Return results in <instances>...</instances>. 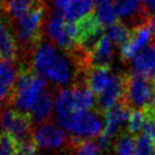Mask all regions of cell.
<instances>
[{"mask_svg": "<svg viewBox=\"0 0 155 155\" xmlns=\"http://www.w3.org/2000/svg\"><path fill=\"white\" fill-rule=\"evenodd\" d=\"M92 1H94V5L96 6V7L105 5V4H111V2H113V0H92Z\"/></svg>", "mask_w": 155, "mask_h": 155, "instance_id": "obj_33", "label": "cell"}, {"mask_svg": "<svg viewBox=\"0 0 155 155\" xmlns=\"http://www.w3.org/2000/svg\"><path fill=\"white\" fill-rule=\"evenodd\" d=\"M59 127L71 135L72 138L79 140H89L98 138L105 129L104 114L94 110L75 111L65 120L61 121Z\"/></svg>", "mask_w": 155, "mask_h": 155, "instance_id": "obj_4", "label": "cell"}, {"mask_svg": "<svg viewBox=\"0 0 155 155\" xmlns=\"http://www.w3.org/2000/svg\"><path fill=\"white\" fill-rule=\"evenodd\" d=\"M21 70L17 68L15 61L0 58V87L14 91Z\"/></svg>", "mask_w": 155, "mask_h": 155, "instance_id": "obj_18", "label": "cell"}, {"mask_svg": "<svg viewBox=\"0 0 155 155\" xmlns=\"http://www.w3.org/2000/svg\"><path fill=\"white\" fill-rule=\"evenodd\" d=\"M44 15V5H40L32 8L21 18L13 21L16 42L24 56L33 53L37 45L41 41Z\"/></svg>", "mask_w": 155, "mask_h": 155, "instance_id": "obj_5", "label": "cell"}, {"mask_svg": "<svg viewBox=\"0 0 155 155\" xmlns=\"http://www.w3.org/2000/svg\"><path fill=\"white\" fill-rule=\"evenodd\" d=\"M32 140L40 150L59 152L71 147L74 138L68 135L63 128L51 121L38 124L32 132Z\"/></svg>", "mask_w": 155, "mask_h": 155, "instance_id": "obj_7", "label": "cell"}, {"mask_svg": "<svg viewBox=\"0 0 155 155\" xmlns=\"http://www.w3.org/2000/svg\"><path fill=\"white\" fill-rule=\"evenodd\" d=\"M130 108L122 102L110 108L104 113L105 119V129L104 134L115 139L123 131L128 130V123L130 119Z\"/></svg>", "mask_w": 155, "mask_h": 155, "instance_id": "obj_10", "label": "cell"}, {"mask_svg": "<svg viewBox=\"0 0 155 155\" xmlns=\"http://www.w3.org/2000/svg\"><path fill=\"white\" fill-rule=\"evenodd\" d=\"M51 2H53L54 13L64 17V14L66 13L71 0H53Z\"/></svg>", "mask_w": 155, "mask_h": 155, "instance_id": "obj_28", "label": "cell"}, {"mask_svg": "<svg viewBox=\"0 0 155 155\" xmlns=\"http://www.w3.org/2000/svg\"><path fill=\"white\" fill-rule=\"evenodd\" d=\"M131 31L132 29L129 28L126 23L116 22L105 30V35L111 40V42L115 47H120L121 49L130 40Z\"/></svg>", "mask_w": 155, "mask_h": 155, "instance_id": "obj_20", "label": "cell"}, {"mask_svg": "<svg viewBox=\"0 0 155 155\" xmlns=\"http://www.w3.org/2000/svg\"><path fill=\"white\" fill-rule=\"evenodd\" d=\"M74 143V141H73ZM73 145V144H72ZM72 147V146H71ZM71 147H68L66 150H59V152H56L55 154L53 155H72V150H71Z\"/></svg>", "mask_w": 155, "mask_h": 155, "instance_id": "obj_32", "label": "cell"}, {"mask_svg": "<svg viewBox=\"0 0 155 155\" xmlns=\"http://www.w3.org/2000/svg\"><path fill=\"white\" fill-rule=\"evenodd\" d=\"M18 55L16 39L10 33L6 24L0 19V58L15 61Z\"/></svg>", "mask_w": 155, "mask_h": 155, "instance_id": "obj_17", "label": "cell"}, {"mask_svg": "<svg viewBox=\"0 0 155 155\" xmlns=\"http://www.w3.org/2000/svg\"><path fill=\"white\" fill-rule=\"evenodd\" d=\"M147 120L148 114L146 113V111H132L128 123V131L135 136L143 134L145 130Z\"/></svg>", "mask_w": 155, "mask_h": 155, "instance_id": "obj_24", "label": "cell"}, {"mask_svg": "<svg viewBox=\"0 0 155 155\" xmlns=\"http://www.w3.org/2000/svg\"><path fill=\"white\" fill-rule=\"evenodd\" d=\"M72 155H103L102 150L97 140H79L74 138L72 147Z\"/></svg>", "mask_w": 155, "mask_h": 155, "instance_id": "obj_23", "label": "cell"}, {"mask_svg": "<svg viewBox=\"0 0 155 155\" xmlns=\"http://www.w3.org/2000/svg\"><path fill=\"white\" fill-rule=\"evenodd\" d=\"M136 147V136L128 130L116 137L113 143L114 155H134Z\"/></svg>", "mask_w": 155, "mask_h": 155, "instance_id": "obj_21", "label": "cell"}, {"mask_svg": "<svg viewBox=\"0 0 155 155\" xmlns=\"http://www.w3.org/2000/svg\"><path fill=\"white\" fill-rule=\"evenodd\" d=\"M152 44H153V46L155 47V35L153 37V40H152Z\"/></svg>", "mask_w": 155, "mask_h": 155, "instance_id": "obj_34", "label": "cell"}, {"mask_svg": "<svg viewBox=\"0 0 155 155\" xmlns=\"http://www.w3.org/2000/svg\"><path fill=\"white\" fill-rule=\"evenodd\" d=\"M44 32L49 41L65 51L78 48V29L75 23L68 22L63 16L53 13L46 18Z\"/></svg>", "mask_w": 155, "mask_h": 155, "instance_id": "obj_6", "label": "cell"}, {"mask_svg": "<svg viewBox=\"0 0 155 155\" xmlns=\"http://www.w3.org/2000/svg\"><path fill=\"white\" fill-rule=\"evenodd\" d=\"M94 14L96 16L98 23L102 25L103 28H106V29L116 22H119V18H120L113 2L96 7V10Z\"/></svg>", "mask_w": 155, "mask_h": 155, "instance_id": "obj_22", "label": "cell"}, {"mask_svg": "<svg viewBox=\"0 0 155 155\" xmlns=\"http://www.w3.org/2000/svg\"><path fill=\"white\" fill-rule=\"evenodd\" d=\"M114 48L115 46L112 44L111 40L104 35L89 55L90 68H110L114 59Z\"/></svg>", "mask_w": 155, "mask_h": 155, "instance_id": "obj_15", "label": "cell"}, {"mask_svg": "<svg viewBox=\"0 0 155 155\" xmlns=\"http://www.w3.org/2000/svg\"><path fill=\"white\" fill-rule=\"evenodd\" d=\"M54 112V97L51 92L46 91L35 103L33 108L31 110L29 116L33 124H41L48 122Z\"/></svg>", "mask_w": 155, "mask_h": 155, "instance_id": "obj_16", "label": "cell"}, {"mask_svg": "<svg viewBox=\"0 0 155 155\" xmlns=\"http://www.w3.org/2000/svg\"><path fill=\"white\" fill-rule=\"evenodd\" d=\"M30 68L56 87H68L84 81L90 68L89 59L79 48L65 51L50 41H40L32 54Z\"/></svg>", "mask_w": 155, "mask_h": 155, "instance_id": "obj_1", "label": "cell"}, {"mask_svg": "<svg viewBox=\"0 0 155 155\" xmlns=\"http://www.w3.org/2000/svg\"><path fill=\"white\" fill-rule=\"evenodd\" d=\"M16 155H38V147L32 139L19 143Z\"/></svg>", "mask_w": 155, "mask_h": 155, "instance_id": "obj_27", "label": "cell"}, {"mask_svg": "<svg viewBox=\"0 0 155 155\" xmlns=\"http://www.w3.org/2000/svg\"><path fill=\"white\" fill-rule=\"evenodd\" d=\"M18 141L9 134H0V155H16Z\"/></svg>", "mask_w": 155, "mask_h": 155, "instance_id": "obj_26", "label": "cell"}, {"mask_svg": "<svg viewBox=\"0 0 155 155\" xmlns=\"http://www.w3.org/2000/svg\"><path fill=\"white\" fill-rule=\"evenodd\" d=\"M121 102L134 111L155 112V79L132 72L126 74Z\"/></svg>", "mask_w": 155, "mask_h": 155, "instance_id": "obj_3", "label": "cell"}, {"mask_svg": "<svg viewBox=\"0 0 155 155\" xmlns=\"http://www.w3.org/2000/svg\"><path fill=\"white\" fill-rule=\"evenodd\" d=\"M141 5L148 18L155 15V0H141Z\"/></svg>", "mask_w": 155, "mask_h": 155, "instance_id": "obj_30", "label": "cell"}, {"mask_svg": "<svg viewBox=\"0 0 155 155\" xmlns=\"http://www.w3.org/2000/svg\"><path fill=\"white\" fill-rule=\"evenodd\" d=\"M94 6L92 0H71L68 10L64 14V18L71 23H77L87 15L91 14Z\"/></svg>", "mask_w": 155, "mask_h": 155, "instance_id": "obj_19", "label": "cell"}, {"mask_svg": "<svg viewBox=\"0 0 155 155\" xmlns=\"http://www.w3.org/2000/svg\"><path fill=\"white\" fill-rule=\"evenodd\" d=\"M75 111L78 110L75 107L72 87L59 89L54 98V113L57 123L65 120Z\"/></svg>", "mask_w": 155, "mask_h": 155, "instance_id": "obj_14", "label": "cell"}, {"mask_svg": "<svg viewBox=\"0 0 155 155\" xmlns=\"http://www.w3.org/2000/svg\"><path fill=\"white\" fill-rule=\"evenodd\" d=\"M155 150V141L150 136L143 132L136 136V147L134 155H153Z\"/></svg>", "mask_w": 155, "mask_h": 155, "instance_id": "obj_25", "label": "cell"}, {"mask_svg": "<svg viewBox=\"0 0 155 155\" xmlns=\"http://www.w3.org/2000/svg\"><path fill=\"white\" fill-rule=\"evenodd\" d=\"M153 155H155V150H154V153H153Z\"/></svg>", "mask_w": 155, "mask_h": 155, "instance_id": "obj_35", "label": "cell"}, {"mask_svg": "<svg viewBox=\"0 0 155 155\" xmlns=\"http://www.w3.org/2000/svg\"><path fill=\"white\" fill-rule=\"evenodd\" d=\"M130 66L132 73L155 79V47L153 44L148 45L145 49L130 59Z\"/></svg>", "mask_w": 155, "mask_h": 155, "instance_id": "obj_13", "label": "cell"}, {"mask_svg": "<svg viewBox=\"0 0 155 155\" xmlns=\"http://www.w3.org/2000/svg\"><path fill=\"white\" fill-rule=\"evenodd\" d=\"M146 113L148 114V120H147L144 132L147 134L155 141V113H150V112H146Z\"/></svg>", "mask_w": 155, "mask_h": 155, "instance_id": "obj_29", "label": "cell"}, {"mask_svg": "<svg viewBox=\"0 0 155 155\" xmlns=\"http://www.w3.org/2000/svg\"><path fill=\"white\" fill-rule=\"evenodd\" d=\"M153 40V31L150 30L147 23L136 26L131 31L130 40L120 49V56L122 61L127 62L135 57L143 49H145L148 45L152 44Z\"/></svg>", "mask_w": 155, "mask_h": 155, "instance_id": "obj_9", "label": "cell"}, {"mask_svg": "<svg viewBox=\"0 0 155 155\" xmlns=\"http://www.w3.org/2000/svg\"><path fill=\"white\" fill-rule=\"evenodd\" d=\"M147 24L150 25V30H152V31H153V33L155 34V15L150 16V18H148V21H147Z\"/></svg>", "mask_w": 155, "mask_h": 155, "instance_id": "obj_31", "label": "cell"}, {"mask_svg": "<svg viewBox=\"0 0 155 155\" xmlns=\"http://www.w3.org/2000/svg\"><path fill=\"white\" fill-rule=\"evenodd\" d=\"M47 91V81L31 68H21L17 82L10 98L14 110L29 115L39 98Z\"/></svg>", "mask_w": 155, "mask_h": 155, "instance_id": "obj_2", "label": "cell"}, {"mask_svg": "<svg viewBox=\"0 0 155 155\" xmlns=\"http://www.w3.org/2000/svg\"><path fill=\"white\" fill-rule=\"evenodd\" d=\"M119 75V73L113 72L110 68H90L86 73L84 81L97 97L111 87Z\"/></svg>", "mask_w": 155, "mask_h": 155, "instance_id": "obj_11", "label": "cell"}, {"mask_svg": "<svg viewBox=\"0 0 155 155\" xmlns=\"http://www.w3.org/2000/svg\"><path fill=\"white\" fill-rule=\"evenodd\" d=\"M113 5L119 14V17L132 24L131 29L147 23L148 21L141 5V0H113Z\"/></svg>", "mask_w": 155, "mask_h": 155, "instance_id": "obj_12", "label": "cell"}, {"mask_svg": "<svg viewBox=\"0 0 155 155\" xmlns=\"http://www.w3.org/2000/svg\"><path fill=\"white\" fill-rule=\"evenodd\" d=\"M33 123L28 114H22L10 107L0 108V129L9 134L16 140L23 143L32 139Z\"/></svg>", "mask_w": 155, "mask_h": 155, "instance_id": "obj_8", "label": "cell"}]
</instances>
